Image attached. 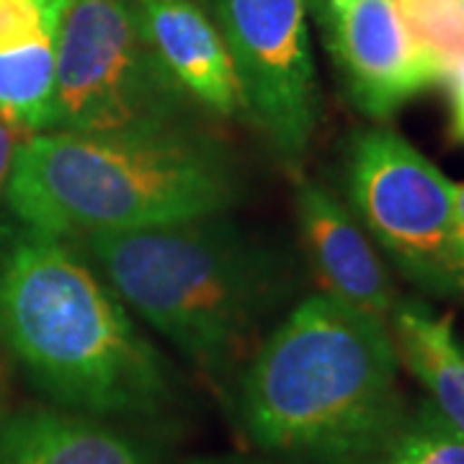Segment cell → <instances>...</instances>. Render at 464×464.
Listing matches in <instances>:
<instances>
[{"label":"cell","mask_w":464,"mask_h":464,"mask_svg":"<svg viewBox=\"0 0 464 464\" xmlns=\"http://www.w3.org/2000/svg\"><path fill=\"white\" fill-rule=\"evenodd\" d=\"M54 3H63V5H70V0H54Z\"/></svg>","instance_id":"20"},{"label":"cell","mask_w":464,"mask_h":464,"mask_svg":"<svg viewBox=\"0 0 464 464\" xmlns=\"http://www.w3.org/2000/svg\"><path fill=\"white\" fill-rule=\"evenodd\" d=\"M188 464H258V462L240 459V457H215V459H197V462H188Z\"/></svg>","instance_id":"19"},{"label":"cell","mask_w":464,"mask_h":464,"mask_svg":"<svg viewBox=\"0 0 464 464\" xmlns=\"http://www.w3.org/2000/svg\"><path fill=\"white\" fill-rule=\"evenodd\" d=\"M65 11L54 0H0V52L54 39Z\"/></svg>","instance_id":"15"},{"label":"cell","mask_w":464,"mask_h":464,"mask_svg":"<svg viewBox=\"0 0 464 464\" xmlns=\"http://www.w3.org/2000/svg\"><path fill=\"white\" fill-rule=\"evenodd\" d=\"M351 215L400 271L433 295H459L451 266L454 183L384 127L351 134L343 160Z\"/></svg>","instance_id":"6"},{"label":"cell","mask_w":464,"mask_h":464,"mask_svg":"<svg viewBox=\"0 0 464 464\" xmlns=\"http://www.w3.org/2000/svg\"><path fill=\"white\" fill-rule=\"evenodd\" d=\"M390 320L398 356L429 387L436 408L464 433V348L451 315H436L415 299H398Z\"/></svg>","instance_id":"12"},{"label":"cell","mask_w":464,"mask_h":464,"mask_svg":"<svg viewBox=\"0 0 464 464\" xmlns=\"http://www.w3.org/2000/svg\"><path fill=\"white\" fill-rule=\"evenodd\" d=\"M0 331L39 390L93 418H150L176 400L166 356L96 266L29 230L0 264Z\"/></svg>","instance_id":"2"},{"label":"cell","mask_w":464,"mask_h":464,"mask_svg":"<svg viewBox=\"0 0 464 464\" xmlns=\"http://www.w3.org/2000/svg\"><path fill=\"white\" fill-rule=\"evenodd\" d=\"M451 266L457 292L464 295V183H454V219H451Z\"/></svg>","instance_id":"17"},{"label":"cell","mask_w":464,"mask_h":464,"mask_svg":"<svg viewBox=\"0 0 464 464\" xmlns=\"http://www.w3.org/2000/svg\"><path fill=\"white\" fill-rule=\"evenodd\" d=\"M237 418L286 462L374 464L405 420L387 323L328 295L299 302L246 366Z\"/></svg>","instance_id":"1"},{"label":"cell","mask_w":464,"mask_h":464,"mask_svg":"<svg viewBox=\"0 0 464 464\" xmlns=\"http://www.w3.org/2000/svg\"><path fill=\"white\" fill-rule=\"evenodd\" d=\"M194 101L142 36L134 0H70L54 36L50 130H191Z\"/></svg>","instance_id":"5"},{"label":"cell","mask_w":464,"mask_h":464,"mask_svg":"<svg viewBox=\"0 0 464 464\" xmlns=\"http://www.w3.org/2000/svg\"><path fill=\"white\" fill-rule=\"evenodd\" d=\"M83 240L119 299L212 377L246 356L282 297L276 258L227 215Z\"/></svg>","instance_id":"4"},{"label":"cell","mask_w":464,"mask_h":464,"mask_svg":"<svg viewBox=\"0 0 464 464\" xmlns=\"http://www.w3.org/2000/svg\"><path fill=\"white\" fill-rule=\"evenodd\" d=\"M348 101L387 121L405 103L441 83L444 63L408 29L395 0H304Z\"/></svg>","instance_id":"8"},{"label":"cell","mask_w":464,"mask_h":464,"mask_svg":"<svg viewBox=\"0 0 464 464\" xmlns=\"http://www.w3.org/2000/svg\"><path fill=\"white\" fill-rule=\"evenodd\" d=\"M441 83L447 85L449 137L457 145H464V54L449 63Z\"/></svg>","instance_id":"16"},{"label":"cell","mask_w":464,"mask_h":464,"mask_svg":"<svg viewBox=\"0 0 464 464\" xmlns=\"http://www.w3.org/2000/svg\"><path fill=\"white\" fill-rule=\"evenodd\" d=\"M0 114L26 132H50L54 116V39L0 52Z\"/></svg>","instance_id":"13"},{"label":"cell","mask_w":464,"mask_h":464,"mask_svg":"<svg viewBox=\"0 0 464 464\" xmlns=\"http://www.w3.org/2000/svg\"><path fill=\"white\" fill-rule=\"evenodd\" d=\"M150 50L197 106L219 116L246 114L243 93L219 26L194 0H134Z\"/></svg>","instance_id":"10"},{"label":"cell","mask_w":464,"mask_h":464,"mask_svg":"<svg viewBox=\"0 0 464 464\" xmlns=\"http://www.w3.org/2000/svg\"><path fill=\"white\" fill-rule=\"evenodd\" d=\"M32 132H26L24 127L14 124L11 119L0 114V194L5 191L8 186V176H11V168H14V158H16L21 142L26 140Z\"/></svg>","instance_id":"18"},{"label":"cell","mask_w":464,"mask_h":464,"mask_svg":"<svg viewBox=\"0 0 464 464\" xmlns=\"http://www.w3.org/2000/svg\"><path fill=\"white\" fill-rule=\"evenodd\" d=\"M246 114L289 166L307 155L320 91L304 0H217Z\"/></svg>","instance_id":"7"},{"label":"cell","mask_w":464,"mask_h":464,"mask_svg":"<svg viewBox=\"0 0 464 464\" xmlns=\"http://www.w3.org/2000/svg\"><path fill=\"white\" fill-rule=\"evenodd\" d=\"M0 464H158V454L101 418L36 408L0 429Z\"/></svg>","instance_id":"11"},{"label":"cell","mask_w":464,"mask_h":464,"mask_svg":"<svg viewBox=\"0 0 464 464\" xmlns=\"http://www.w3.org/2000/svg\"><path fill=\"white\" fill-rule=\"evenodd\" d=\"M237 194L230 158L194 130L29 134L5 186L29 230L65 240L227 215Z\"/></svg>","instance_id":"3"},{"label":"cell","mask_w":464,"mask_h":464,"mask_svg":"<svg viewBox=\"0 0 464 464\" xmlns=\"http://www.w3.org/2000/svg\"><path fill=\"white\" fill-rule=\"evenodd\" d=\"M374 464H464V433L436 405H420Z\"/></svg>","instance_id":"14"},{"label":"cell","mask_w":464,"mask_h":464,"mask_svg":"<svg viewBox=\"0 0 464 464\" xmlns=\"http://www.w3.org/2000/svg\"><path fill=\"white\" fill-rule=\"evenodd\" d=\"M302 246L325 295L377 320H390L395 286L359 219L320 183L302 181L295 194Z\"/></svg>","instance_id":"9"}]
</instances>
